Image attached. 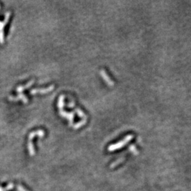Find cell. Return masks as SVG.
I'll return each mask as SVG.
<instances>
[{
  "mask_svg": "<svg viewBox=\"0 0 191 191\" xmlns=\"http://www.w3.org/2000/svg\"><path fill=\"white\" fill-rule=\"evenodd\" d=\"M34 82H35L34 79H32V80H30L28 84H26L25 86H19V87H17V88H16V91L19 93V95L16 96V97L9 96V99L11 101H17L19 100H21L24 101V103H28V99H27V98L25 96V95L23 94V91H24V89H26V88H29V87L31 86Z\"/></svg>",
  "mask_w": 191,
  "mask_h": 191,
  "instance_id": "cell-1",
  "label": "cell"
},
{
  "mask_svg": "<svg viewBox=\"0 0 191 191\" xmlns=\"http://www.w3.org/2000/svg\"><path fill=\"white\" fill-rule=\"evenodd\" d=\"M133 134H128L123 140H122L121 141H120L119 142L110 145L108 148V150L109 151V152H113V151L121 149L123 146H124L125 145H126L129 142H130L131 140L133 139Z\"/></svg>",
  "mask_w": 191,
  "mask_h": 191,
  "instance_id": "cell-2",
  "label": "cell"
},
{
  "mask_svg": "<svg viewBox=\"0 0 191 191\" xmlns=\"http://www.w3.org/2000/svg\"><path fill=\"white\" fill-rule=\"evenodd\" d=\"M11 13L9 12L6 13V17L5 19L3 21H0V43H3L4 42V28L5 25L7 24V21H8L9 18Z\"/></svg>",
  "mask_w": 191,
  "mask_h": 191,
  "instance_id": "cell-3",
  "label": "cell"
},
{
  "mask_svg": "<svg viewBox=\"0 0 191 191\" xmlns=\"http://www.w3.org/2000/svg\"><path fill=\"white\" fill-rule=\"evenodd\" d=\"M54 88V86H52L48 87L46 88H35V89H32L30 91V94H46V93L50 92Z\"/></svg>",
  "mask_w": 191,
  "mask_h": 191,
  "instance_id": "cell-4",
  "label": "cell"
},
{
  "mask_svg": "<svg viewBox=\"0 0 191 191\" xmlns=\"http://www.w3.org/2000/svg\"><path fill=\"white\" fill-rule=\"evenodd\" d=\"M100 73H101V75L102 77L103 78V79H104L105 82L108 84L109 86H113V84H114L113 82V81L111 79V78L108 76V74H107V73L105 72V70H102L100 72Z\"/></svg>",
  "mask_w": 191,
  "mask_h": 191,
  "instance_id": "cell-5",
  "label": "cell"
},
{
  "mask_svg": "<svg viewBox=\"0 0 191 191\" xmlns=\"http://www.w3.org/2000/svg\"><path fill=\"white\" fill-rule=\"evenodd\" d=\"M124 160H125V158H123V157H122V158L119 159H117V161H115V162L113 163L111 165V166H110V168H111V169H113V168L115 167V166H117V165L119 164V163H120L123 162V161H124Z\"/></svg>",
  "mask_w": 191,
  "mask_h": 191,
  "instance_id": "cell-6",
  "label": "cell"
},
{
  "mask_svg": "<svg viewBox=\"0 0 191 191\" xmlns=\"http://www.w3.org/2000/svg\"><path fill=\"white\" fill-rule=\"evenodd\" d=\"M86 120L87 119H83V120H82V121H80L79 123H76L75 125H73V128H75V129H77V128H79L80 127H82V125H84L85 124V123H86Z\"/></svg>",
  "mask_w": 191,
  "mask_h": 191,
  "instance_id": "cell-7",
  "label": "cell"
},
{
  "mask_svg": "<svg viewBox=\"0 0 191 191\" xmlns=\"http://www.w3.org/2000/svg\"><path fill=\"white\" fill-rule=\"evenodd\" d=\"M75 111L77 113V114L79 115V116H80V117H84V119H86V115L84 114V113L82 112V111H81L79 108H76V109L75 110Z\"/></svg>",
  "mask_w": 191,
  "mask_h": 191,
  "instance_id": "cell-8",
  "label": "cell"
},
{
  "mask_svg": "<svg viewBox=\"0 0 191 191\" xmlns=\"http://www.w3.org/2000/svg\"><path fill=\"white\" fill-rule=\"evenodd\" d=\"M129 149L130 151H131L134 154H136V155H137V154H138V151L137 150V149H136L135 146H134V144H131L130 146Z\"/></svg>",
  "mask_w": 191,
  "mask_h": 191,
  "instance_id": "cell-9",
  "label": "cell"
}]
</instances>
